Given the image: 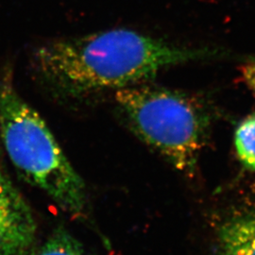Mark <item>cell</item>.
<instances>
[{
    "mask_svg": "<svg viewBox=\"0 0 255 255\" xmlns=\"http://www.w3.org/2000/svg\"><path fill=\"white\" fill-rule=\"evenodd\" d=\"M221 255H255V212L225 220L218 230Z\"/></svg>",
    "mask_w": 255,
    "mask_h": 255,
    "instance_id": "5",
    "label": "cell"
},
{
    "mask_svg": "<svg viewBox=\"0 0 255 255\" xmlns=\"http://www.w3.org/2000/svg\"><path fill=\"white\" fill-rule=\"evenodd\" d=\"M0 135L11 164L26 182L45 192L65 213L84 216L85 183L44 119L19 96L9 68L0 78Z\"/></svg>",
    "mask_w": 255,
    "mask_h": 255,
    "instance_id": "2",
    "label": "cell"
},
{
    "mask_svg": "<svg viewBox=\"0 0 255 255\" xmlns=\"http://www.w3.org/2000/svg\"><path fill=\"white\" fill-rule=\"evenodd\" d=\"M32 211L0 165V255H26L36 238Z\"/></svg>",
    "mask_w": 255,
    "mask_h": 255,
    "instance_id": "4",
    "label": "cell"
},
{
    "mask_svg": "<svg viewBox=\"0 0 255 255\" xmlns=\"http://www.w3.org/2000/svg\"><path fill=\"white\" fill-rule=\"evenodd\" d=\"M31 255H92L65 229H56Z\"/></svg>",
    "mask_w": 255,
    "mask_h": 255,
    "instance_id": "6",
    "label": "cell"
},
{
    "mask_svg": "<svg viewBox=\"0 0 255 255\" xmlns=\"http://www.w3.org/2000/svg\"><path fill=\"white\" fill-rule=\"evenodd\" d=\"M130 129L182 174L195 173L210 126L204 101L184 92L145 82L116 91Z\"/></svg>",
    "mask_w": 255,
    "mask_h": 255,
    "instance_id": "3",
    "label": "cell"
},
{
    "mask_svg": "<svg viewBox=\"0 0 255 255\" xmlns=\"http://www.w3.org/2000/svg\"><path fill=\"white\" fill-rule=\"evenodd\" d=\"M235 146L241 163L247 168L255 170V115L245 119L237 128Z\"/></svg>",
    "mask_w": 255,
    "mask_h": 255,
    "instance_id": "7",
    "label": "cell"
},
{
    "mask_svg": "<svg viewBox=\"0 0 255 255\" xmlns=\"http://www.w3.org/2000/svg\"><path fill=\"white\" fill-rule=\"evenodd\" d=\"M207 56L208 49L116 28L48 42L37 49L34 64L54 96L81 100L145 82L167 67Z\"/></svg>",
    "mask_w": 255,
    "mask_h": 255,
    "instance_id": "1",
    "label": "cell"
}]
</instances>
